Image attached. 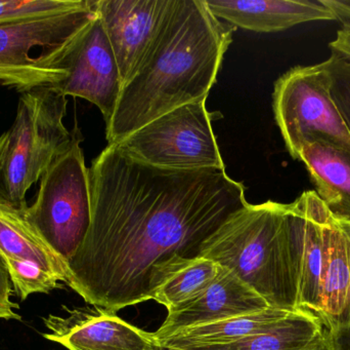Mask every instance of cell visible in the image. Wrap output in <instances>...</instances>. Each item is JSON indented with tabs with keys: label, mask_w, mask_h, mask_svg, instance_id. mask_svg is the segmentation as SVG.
<instances>
[{
	"label": "cell",
	"mask_w": 350,
	"mask_h": 350,
	"mask_svg": "<svg viewBox=\"0 0 350 350\" xmlns=\"http://www.w3.org/2000/svg\"><path fill=\"white\" fill-rule=\"evenodd\" d=\"M329 60L295 66L275 82L273 110L286 149L299 160L302 145L324 139L350 149V133L332 92Z\"/></svg>",
	"instance_id": "7"
},
{
	"label": "cell",
	"mask_w": 350,
	"mask_h": 350,
	"mask_svg": "<svg viewBox=\"0 0 350 350\" xmlns=\"http://www.w3.org/2000/svg\"><path fill=\"white\" fill-rule=\"evenodd\" d=\"M322 2L330 8L342 26L350 27V0H322Z\"/></svg>",
	"instance_id": "26"
},
{
	"label": "cell",
	"mask_w": 350,
	"mask_h": 350,
	"mask_svg": "<svg viewBox=\"0 0 350 350\" xmlns=\"http://www.w3.org/2000/svg\"><path fill=\"white\" fill-rule=\"evenodd\" d=\"M67 147L51 162L25 215L31 225L67 264L79 249L92 222L90 176L75 127Z\"/></svg>",
	"instance_id": "6"
},
{
	"label": "cell",
	"mask_w": 350,
	"mask_h": 350,
	"mask_svg": "<svg viewBox=\"0 0 350 350\" xmlns=\"http://www.w3.org/2000/svg\"><path fill=\"white\" fill-rule=\"evenodd\" d=\"M220 265L208 259H191L163 279L153 299L167 308L168 314L203 293L217 277Z\"/></svg>",
	"instance_id": "20"
},
{
	"label": "cell",
	"mask_w": 350,
	"mask_h": 350,
	"mask_svg": "<svg viewBox=\"0 0 350 350\" xmlns=\"http://www.w3.org/2000/svg\"><path fill=\"white\" fill-rule=\"evenodd\" d=\"M345 232V230H343ZM349 238V236H347ZM349 259H350V240L349 238ZM350 326V286L349 296H347V306H345V312H343L342 316H341L340 323H339V328H345V327ZM336 329V330H337ZM334 332V331H333Z\"/></svg>",
	"instance_id": "28"
},
{
	"label": "cell",
	"mask_w": 350,
	"mask_h": 350,
	"mask_svg": "<svg viewBox=\"0 0 350 350\" xmlns=\"http://www.w3.org/2000/svg\"><path fill=\"white\" fill-rule=\"evenodd\" d=\"M299 162L335 220L350 223V149L324 139L302 145Z\"/></svg>",
	"instance_id": "15"
},
{
	"label": "cell",
	"mask_w": 350,
	"mask_h": 350,
	"mask_svg": "<svg viewBox=\"0 0 350 350\" xmlns=\"http://www.w3.org/2000/svg\"><path fill=\"white\" fill-rule=\"evenodd\" d=\"M3 259L8 266L10 282L21 300H26L31 294L49 293L59 287V282H64L63 277L57 273L46 271L34 263L12 258Z\"/></svg>",
	"instance_id": "21"
},
{
	"label": "cell",
	"mask_w": 350,
	"mask_h": 350,
	"mask_svg": "<svg viewBox=\"0 0 350 350\" xmlns=\"http://www.w3.org/2000/svg\"><path fill=\"white\" fill-rule=\"evenodd\" d=\"M199 257L232 271L269 308L299 310L289 203H248L204 242Z\"/></svg>",
	"instance_id": "3"
},
{
	"label": "cell",
	"mask_w": 350,
	"mask_h": 350,
	"mask_svg": "<svg viewBox=\"0 0 350 350\" xmlns=\"http://www.w3.org/2000/svg\"><path fill=\"white\" fill-rule=\"evenodd\" d=\"M160 350H181V349H167V347H161V349H160Z\"/></svg>",
	"instance_id": "31"
},
{
	"label": "cell",
	"mask_w": 350,
	"mask_h": 350,
	"mask_svg": "<svg viewBox=\"0 0 350 350\" xmlns=\"http://www.w3.org/2000/svg\"><path fill=\"white\" fill-rule=\"evenodd\" d=\"M236 29L204 0H175L137 73L123 86L106 125L109 145L178 107L206 101Z\"/></svg>",
	"instance_id": "2"
},
{
	"label": "cell",
	"mask_w": 350,
	"mask_h": 350,
	"mask_svg": "<svg viewBox=\"0 0 350 350\" xmlns=\"http://www.w3.org/2000/svg\"><path fill=\"white\" fill-rule=\"evenodd\" d=\"M269 308L252 288L232 271L220 266L213 283L193 301L170 312L153 336L159 341L183 329L255 314Z\"/></svg>",
	"instance_id": "13"
},
{
	"label": "cell",
	"mask_w": 350,
	"mask_h": 350,
	"mask_svg": "<svg viewBox=\"0 0 350 350\" xmlns=\"http://www.w3.org/2000/svg\"><path fill=\"white\" fill-rule=\"evenodd\" d=\"M96 0L62 14L0 23V86L21 95L67 75L68 51L96 16Z\"/></svg>",
	"instance_id": "5"
},
{
	"label": "cell",
	"mask_w": 350,
	"mask_h": 350,
	"mask_svg": "<svg viewBox=\"0 0 350 350\" xmlns=\"http://www.w3.org/2000/svg\"><path fill=\"white\" fill-rule=\"evenodd\" d=\"M312 350H335L334 345H333L332 337H331L330 332H329L327 338L321 343L320 345Z\"/></svg>",
	"instance_id": "29"
},
{
	"label": "cell",
	"mask_w": 350,
	"mask_h": 350,
	"mask_svg": "<svg viewBox=\"0 0 350 350\" xmlns=\"http://www.w3.org/2000/svg\"><path fill=\"white\" fill-rule=\"evenodd\" d=\"M210 12L232 26L275 33L304 23L336 20L322 0H204Z\"/></svg>",
	"instance_id": "14"
},
{
	"label": "cell",
	"mask_w": 350,
	"mask_h": 350,
	"mask_svg": "<svg viewBox=\"0 0 350 350\" xmlns=\"http://www.w3.org/2000/svg\"><path fill=\"white\" fill-rule=\"evenodd\" d=\"M328 60L332 77L333 100L350 133V61L333 53Z\"/></svg>",
	"instance_id": "23"
},
{
	"label": "cell",
	"mask_w": 350,
	"mask_h": 350,
	"mask_svg": "<svg viewBox=\"0 0 350 350\" xmlns=\"http://www.w3.org/2000/svg\"><path fill=\"white\" fill-rule=\"evenodd\" d=\"M350 286L349 238L333 217L326 236L318 314L329 332L339 327Z\"/></svg>",
	"instance_id": "17"
},
{
	"label": "cell",
	"mask_w": 350,
	"mask_h": 350,
	"mask_svg": "<svg viewBox=\"0 0 350 350\" xmlns=\"http://www.w3.org/2000/svg\"><path fill=\"white\" fill-rule=\"evenodd\" d=\"M329 49L331 53H336L350 61V27L341 26L337 31L335 39L329 43Z\"/></svg>",
	"instance_id": "25"
},
{
	"label": "cell",
	"mask_w": 350,
	"mask_h": 350,
	"mask_svg": "<svg viewBox=\"0 0 350 350\" xmlns=\"http://www.w3.org/2000/svg\"><path fill=\"white\" fill-rule=\"evenodd\" d=\"M206 101L178 107L117 143L131 158L168 170H226Z\"/></svg>",
	"instance_id": "8"
},
{
	"label": "cell",
	"mask_w": 350,
	"mask_h": 350,
	"mask_svg": "<svg viewBox=\"0 0 350 350\" xmlns=\"http://www.w3.org/2000/svg\"><path fill=\"white\" fill-rule=\"evenodd\" d=\"M293 312L269 308L255 314L191 327L158 341L167 349H187L202 345H228L273 328Z\"/></svg>",
	"instance_id": "19"
},
{
	"label": "cell",
	"mask_w": 350,
	"mask_h": 350,
	"mask_svg": "<svg viewBox=\"0 0 350 350\" xmlns=\"http://www.w3.org/2000/svg\"><path fill=\"white\" fill-rule=\"evenodd\" d=\"M12 292L8 266L3 257L0 255V318L22 321L20 314L14 312V308L18 310V305L10 300Z\"/></svg>",
	"instance_id": "24"
},
{
	"label": "cell",
	"mask_w": 350,
	"mask_h": 350,
	"mask_svg": "<svg viewBox=\"0 0 350 350\" xmlns=\"http://www.w3.org/2000/svg\"><path fill=\"white\" fill-rule=\"evenodd\" d=\"M333 216L314 190L289 203L290 232L298 279V310L318 314L326 236Z\"/></svg>",
	"instance_id": "12"
},
{
	"label": "cell",
	"mask_w": 350,
	"mask_h": 350,
	"mask_svg": "<svg viewBox=\"0 0 350 350\" xmlns=\"http://www.w3.org/2000/svg\"><path fill=\"white\" fill-rule=\"evenodd\" d=\"M329 330L312 310L291 312L273 328L228 345H202L181 350H312L328 336Z\"/></svg>",
	"instance_id": "16"
},
{
	"label": "cell",
	"mask_w": 350,
	"mask_h": 350,
	"mask_svg": "<svg viewBox=\"0 0 350 350\" xmlns=\"http://www.w3.org/2000/svg\"><path fill=\"white\" fill-rule=\"evenodd\" d=\"M175 0H96V10L112 45L123 86L135 76Z\"/></svg>",
	"instance_id": "10"
},
{
	"label": "cell",
	"mask_w": 350,
	"mask_h": 350,
	"mask_svg": "<svg viewBox=\"0 0 350 350\" xmlns=\"http://www.w3.org/2000/svg\"><path fill=\"white\" fill-rule=\"evenodd\" d=\"M338 222L339 225L341 226V228H342V229L345 230V234H347V236H349V238L350 240V223H347V222Z\"/></svg>",
	"instance_id": "30"
},
{
	"label": "cell",
	"mask_w": 350,
	"mask_h": 350,
	"mask_svg": "<svg viewBox=\"0 0 350 350\" xmlns=\"http://www.w3.org/2000/svg\"><path fill=\"white\" fill-rule=\"evenodd\" d=\"M88 0H0V23L62 14L85 5Z\"/></svg>",
	"instance_id": "22"
},
{
	"label": "cell",
	"mask_w": 350,
	"mask_h": 350,
	"mask_svg": "<svg viewBox=\"0 0 350 350\" xmlns=\"http://www.w3.org/2000/svg\"><path fill=\"white\" fill-rule=\"evenodd\" d=\"M64 316L43 318L47 340L69 350H160L153 336L102 308H65Z\"/></svg>",
	"instance_id": "11"
},
{
	"label": "cell",
	"mask_w": 350,
	"mask_h": 350,
	"mask_svg": "<svg viewBox=\"0 0 350 350\" xmlns=\"http://www.w3.org/2000/svg\"><path fill=\"white\" fill-rule=\"evenodd\" d=\"M92 222L66 284L86 303L118 312L153 299L175 269L248 205L226 170H168L111 144L88 168Z\"/></svg>",
	"instance_id": "1"
},
{
	"label": "cell",
	"mask_w": 350,
	"mask_h": 350,
	"mask_svg": "<svg viewBox=\"0 0 350 350\" xmlns=\"http://www.w3.org/2000/svg\"><path fill=\"white\" fill-rule=\"evenodd\" d=\"M67 104L53 86L21 95L12 127L0 136V201L27 207L29 189L73 137L64 125Z\"/></svg>",
	"instance_id": "4"
},
{
	"label": "cell",
	"mask_w": 350,
	"mask_h": 350,
	"mask_svg": "<svg viewBox=\"0 0 350 350\" xmlns=\"http://www.w3.org/2000/svg\"><path fill=\"white\" fill-rule=\"evenodd\" d=\"M25 208L20 209L0 201V255L34 263L57 273L66 283L67 264L27 220Z\"/></svg>",
	"instance_id": "18"
},
{
	"label": "cell",
	"mask_w": 350,
	"mask_h": 350,
	"mask_svg": "<svg viewBox=\"0 0 350 350\" xmlns=\"http://www.w3.org/2000/svg\"><path fill=\"white\" fill-rule=\"evenodd\" d=\"M64 66L67 75L53 88L65 97L84 99L96 105L108 125L116 111L123 82L98 14L68 51Z\"/></svg>",
	"instance_id": "9"
},
{
	"label": "cell",
	"mask_w": 350,
	"mask_h": 350,
	"mask_svg": "<svg viewBox=\"0 0 350 350\" xmlns=\"http://www.w3.org/2000/svg\"><path fill=\"white\" fill-rule=\"evenodd\" d=\"M335 350H350V326L330 332Z\"/></svg>",
	"instance_id": "27"
}]
</instances>
